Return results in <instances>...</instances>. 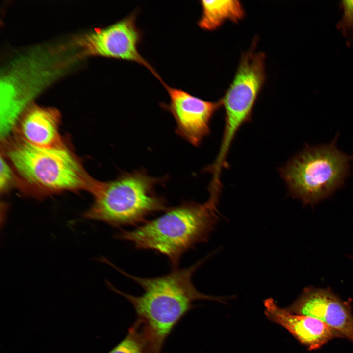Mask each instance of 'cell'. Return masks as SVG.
Wrapping results in <instances>:
<instances>
[{"instance_id":"1","label":"cell","mask_w":353,"mask_h":353,"mask_svg":"<svg viewBox=\"0 0 353 353\" xmlns=\"http://www.w3.org/2000/svg\"><path fill=\"white\" fill-rule=\"evenodd\" d=\"M205 259L185 268L173 267L168 274L153 277L132 275L104 260L143 289L141 295L135 296L121 291L108 282L112 290L126 298L133 306L137 317L135 321L146 337L150 353H161L166 339L193 307L194 302L207 300L223 302L225 299L202 293L193 283L194 273Z\"/></svg>"},{"instance_id":"2","label":"cell","mask_w":353,"mask_h":353,"mask_svg":"<svg viewBox=\"0 0 353 353\" xmlns=\"http://www.w3.org/2000/svg\"><path fill=\"white\" fill-rule=\"evenodd\" d=\"M4 144L5 157L26 194L41 197L65 191L85 189L91 193L97 183L66 145L40 147L17 136Z\"/></svg>"},{"instance_id":"3","label":"cell","mask_w":353,"mask_h":353,"mask_svg":"<svg viewBox=\"0 0 353 353\" xmlns=\"http://www.w3.org/2000/svg\"><path fill=\"white\" fill-rule=\"evenodd\" d=\"M217 207L207 201H184L132 230L122 229L116 238L138 249L151 250L167 257L177 267L183 254L197 244L207 241L218 221Z\"/></svg>"},{"instance_id":"4","label":"cell","mask_w":353,"mask_h":353,"mask_svg":"<svg viewBox=\"0 0 353 353\" xmlns=\"http://www.w3.org/2000/svg\"><path fill=\"white\" fill-rule=\"evenodd\" d=\"M167 177L149 176L144 170L124 172L115 179L97 181L91 193L94 202L83 217L115 227L139 225L150 215L168 209L155 188Z\"/></svg>"},{"instance_id":"5","label":"cell","mask_w":353,"mask_h":353,"mask_svg":"<svg viewBox=\"0 0 353 353\" xmlns=\"http://www.w3.org/2000/svg\"><path fill=\"white\" fill-rule=\"evenodd\" d=\"M338 136L337 133L328 144H305L279 169L289 193L303 204L313 205L344 184L353 155H347L337 148Z\"/></svg>"},{"instance_id":"6","label":"cell","mask_w":353,"mask_h":353,"mask_svg":"<svg viewBox=\"0 0 353 353\" xmlns=\"http://www.w3.org/2000/svg\"><path fill=\"white\" fill-rule=\"evenodd\" d=\"M253 48L244 54L234 77L220 100L225 111L223 136L217 158L226 160L237 131L250 121L256 99L265 79V55Z\"/></svg>"},{"instance_id":"7","label":"cell","mask_w":353,"mask_h":353,"mask_svg":"<svg viewBox=\"0 0 353 353\" xmlns=\"http://www.w3.org/2000/svg\"><path fill=\"white\" fill-rule=\"evenodd\" d=\"M137 11L106 27L99 28L80 37L77 43L85 54L134 62L147 68L160 81L156 70L138 50L142 39L136 25Z\"/></svg>"},{"instance_id":"8","label":"cell","mask_w":353,"mask_h":353,"mask_svg":"<svg viewBox=\"0 0 353 353\" xmlns=\"http://www.w3.org/2000/svg\"><path fill=\"white\" fill-rule=\"evenodd\" d=\"M170 97L168 104L161 106L174 118L176 133L193 146L198 147L210 134V122L215 112L222 106L217 102L205 101L180 88L161 83Z\"/></svg>"},{"instance_id":"9","label":"cell","mask_w":353,"mask_h":353,"mask_svg":"<svg viewBox=\"0 0 353 353\" xmlns=\"http://www.w3.org/2000/svg\"><path fill=\"white\" fill-rule=\"evenodd\" d=\"M286 309L318 319L353 343V315L350 303L329 289L307 287Z\"/></svg>"},{"instance_id":"10","label":"cell","mask_w":353,"mask_h":353,"mask_svg":"<svg viewBox=\"0 0 353 353\" xmlns=\"http://www.w3.org/2000/svg\"><path fill=\"white\" fill-rule=\"evenodd\" d=\"M264 305L265 314L270 320L285 328L309 350L319 349L333 339L342 337L318 319L291 313L279 307L272 298L266 299Z\"/></svg>"},{"instance_id":"11","label":"cell","mask_w":353,"mask_h":353,"mask_svg":"<svg viewBox=\"0 0 353 353\" xmlns=\"http://www.w3.org/2000/svg\"><path fill=\"white\" fill-rule=\"evenodd\" d=\"M60 116L53 108L33 106L17 122V136L33 145L54 148L66 145L59 133Z\"/></svg>"},{"instance_id":"12","label":"cell","mask_w":353,"mask_h":353,"mask_svg":"<svg viewBox=\"0 0 353 353\" xmlns=\"http://www.w3.org/2000/svg\"><path fill=\"white\" fill-rule=\"evenodd\" d=\"M202 14L199 26L206 30H213L225 21L238 22L245 15L243 6L238 0H205L200 1Z\"/></svg>"},{"instance_id":"13","label":"cell","mask_w":353,"mask_h":353,"mask_svg":"<svg viewBox=\"0 0 353 353\" xmlns=\"http://www.w3.org/2000/svg\"><path fill=\"white\" fill-rule=\"evenodd\" d=\"M108 353H150L146 337L136 321L126 337Z\"/></svg>"},{"instance_id":"14","label":"cell","mask_w":353,"mask_h":353,"mask_svg":"<svg viewBox=\"0 0 353 353\" xmlns=\"http://www.w3.org/2000/svg\"><path fill=\"white\" fill-rule=\"evenodd\" d=\"M339 6L343 10V14L337 24V28L345 37L350 40L353 38V0H342Z\"/></svg>"},{"instance_id":"15","label":"cell","mask_w":353,"mask_h":353,"mask_svg":"<svg viewBox=\"0 0 353 353\" xmlns=\"http://www.w3.org/2000/svg\"><path fill=\"white\" fill-rule=\"evenodd\" d=\"M12 170L8 163L1 155L0 157V188L1 191L8 189L13 180Z\"/></svg>"}]
</instances>
